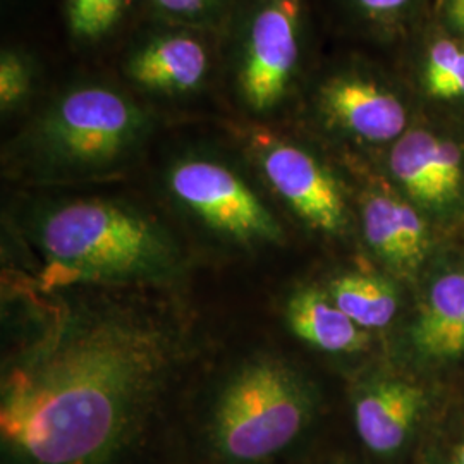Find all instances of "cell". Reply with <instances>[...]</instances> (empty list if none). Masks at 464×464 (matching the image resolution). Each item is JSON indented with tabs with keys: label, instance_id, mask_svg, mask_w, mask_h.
Wrapping results in <instances>:
<instances>
[{
	"label": "cell",
	"instance_id": "cell-3",
	"mask_svg": "<svg viewBox=\"0 0 464 464\" xmlns=\"http://www.w3.org/2000/svg\"><path fill=\"white\" fill-rule=\"evenodd\" d=\"M315 398L291 365L255 354L234 366L217 389L205 437L222 464H268L308 429Z\"/></svg>",
	"mask_w": 464,
	"mask_h": 464
},
{
	"label": "cell",
	"instance_id": "cell-15",
	"mask_svg": "<svg viewBox=\"0 0 464 464\" xmlns=\"http://www.w3.org/2000/svg\"><path fill=\"white\" fill-rule=\"evenodd\" d=\"M329 296L362 329H382L398 314V293L381 277L343 276L331 282Z\"/></svg>",
	"mask_w": 464,
	"mask_h": 464
},
{
	"label": "cell",
	"instance_id": "cell-17",
	"mask_svg": "<svg viewBox=\"0 0 464 464\" xmlns=\"http://www.w3.org/2000/svg\"><path fill=\"white\" fill-rule=\"evenodd\" d=\"M30 84L26 66L13 53H4L0 63V103L2 109L14 105L26 95Z\"/></svg>",
	"mask_w": 464,
	"mask_h": 464
},
{
	"label": "cell",
	"instance_id": "cell-4",
	"mask_svg": "<svg viewBox=\"0 0 464 464\" xmlns=\"http://www.w3.org/2000/svg\"><path fill=\"white\" fill-rule=\"evenodd\" d=\"M143 126L140 111L116 92L82 88L69 93L44 121L36 149L45 166L99 170L130 153Z\"/></svg>",
	"mask_w": 464,
	"mask_h": 464
},
{
	"label": "cell",
	"instance_id": "cell-11",
	"mask_svg": "<svg viewBox=\"0 0 464 464\" xmlns=\"http://www.w3.org/2000/svg\"><path fill=\"white\" fill-rule=\"evenodd\" d=\"M327 112L351 133L368 141H391L406 126L402 103L377 84L362 80H335L324 90Z\"/></svg>",
	"mask_w": 464,
	"mask_h": 464
},
{
	"label": "cell",
	"instance_id": "cell-10",
	"mask_svg": "<svg viewBox=\"0 0 464 464\" xmlns=\"http://www.w3.org/2000/svg\"><path fill=\"white\" fill-rule=\"evenodd\" d=\"M366 243L392 270L415 274L425 260L429 236L415 208L401 199L373 195L363 205Z\"/></svg>",
	"mask_w": 464,
	"mask_h": 464
},
{
	"label": "cell",
	"instance_id": "cell-22",
	"mask_svg": "<svg viewBox=\"0 0 464 464\" xmlns=\"http://www.w3.org/2000/svg\"><path fill=\"white\" fill-rule=\"evenodd\" d=\"M449 464H464V435L463 439H461V442L454 449Z\"/></svg>",
	"mask_w": 464,
	"mask_h": 464
},
{
	"label": "cell",
	"instance_id": "cell-12",
	"mask_svg": "<svg viewBox=\"0 0 464 464\" xmlns=\"http://www.w3.org/2000/svg\"><path fill=\"white\" fill-rule=\"evenodd\" d=\"M411 344L429 362L464 356V272H450L431 284L411 327Z\"/></svg>",
	"mask_w": 464,
	"mask_h": 464
},
{
	"label": "cell",
	"instance_id": "cell-16",
	"mask_svg": "<svg viewBox=\"0 0 464 464\" xmlns=\"http://www.w3.org/2000/svg\"><path fill=\"white\" fill-rule=\"evenodd\" d=\"M126 0H69V21L80 36L105 34L121 16Z\"/></svg>",
	"mask_w": 464,
	"mask_h": 464
},
{
	"label": "cell",
	"instance_id": "cell-9",
	"mask_svg": "<svg viewBox=\"0 0 464 464\" xmlns=\"http://www.w3.org/2000/svg\"><path fill=\"white\" fill-rule=\"evenodd\" d=\"M425 392L410 382L379 381L354 399V427L370 452L392 456L408 444L425 410Z\"/></svg>",
	"mask_w": 464,
	"mask_h": 464
},
{
	"label": "cell",
	"instance_id": "cell-1",
	"mask_svg": "<svg viewBox=\"0 0 464 464\" xmlns=\"http://www.w3.org/2000/svg\"><path fill=\"white\" fill-rule=\"evenodd\" d=\"M179 324L124 299H63L2 366L4 464H111L188 358Z\"/></svg>",
	"mask_w": 464,
	"mask_h": 464
},
{
	"label": "cell",
	"instance_id": "cell-5",
	"mask_svg": "<svg viewBox=\"0 0 464 464\" xmlns=\"http://www.w3.org/2000/svg\"><path fill=\"white\" fill-rule=\"evenodd\" d=\"M167 183L193 216L232 243H281L284 234L276 217L229 167L207 159H188L170 169Z\"/></svg>",
	"mask_w": 464,
	"mask_h": 464
},
{
	"label": "cell",
	"instance_id": "cell-19",
	"mask_svg": "<svg viewBox=\"0 0 464 464\" xmlns=\"http://www.w3.org/2000/svg\"><path fill=\"white\" fill-rule=\"evenodd\" d=\"M429 93L435 99H459L464 97V52L459 63L454 69L440 78L439 82L429 84Z\"/></svg>",
	"mask_w": 464,
	"mask_h": 464
},
{
	"label": "cell",
	"instance_id": "cell-2",
	"mask_svg": "<svg viewBox=\"0 0 464 464\" xmlns=\"http://www.w3.org/2000/svg\"><path fill=\"white\" fill-rule=\"evenodd\" d=\"M30 232L52 285H167L183 276V251L174 237L117 201L50 207Z\"/></svg>",
	"mask_w": 464,
	"mask_h": 464
},
{
	"label": "cell",
	"instance_id": "cell-8",
	"mask_svg": "<svg viewBox=\"0 0 464 464\" xmlns=\"http://www.w3.org/2000/svg\"><path fill=\"white\" fill-rule=\"evenodd\" d=\"M389 164L394 178L421 205L444 207L459 195L463 157L452 141L421 130L410 131L399 138Z\"/></svg>",
	"mask_w": 464,
	"mask_h": 464
},
{
	"label": "cell",
	"instance_id": "cell-13",
	"mask_svg": "<svg viewBox=\"0 0 464 464\" xmlns=\"http://www.w3.org/2000/svg\"><path fill=\"white\" fill-rule=\"evenodd\" d=\"M287 325L301 341L327 353H354L366 348L365 329L356 325L329 293L301 289L285 306Z\"/></svg>",
	"mask_w": 464,
	"mask_h": 464
},
{
	"label": "cell",
	"instance_id": "cell-18",
	"mask_svg": "<svg viewBox=\"0 0 464 464\" xmlns=\"http://www.w3.org/2000/svg\"><path fill=\"white\" fill-rule=\"evenodd\" d=\"M461 55H463V50L458 49V45H454L452 42L442 40L435 44L430 49L429 61H427V86L449 74L459 63Z\"/></svg>",
	"mask_w": 464,
	"mask_h": 464
},
{
	"label": "cell",
	"instance_id": "cell-23",
	"mask_svg": "<svg viewBox=\"0 0 464 464\" xmlns=\"http://www.w3.org/2000/svg\"><path fill=\"white\" fill-rule=\"evenodd\" d=\"M450 14H454V13H459V11H464V0H452L450 2Z\"/></svg>",
	"mask_w": 464,
	"mask_h": 464
},
{
	"label": "cell",
	"instance_id": "cell-7",
	"mask_svg": "<svg viewBox=\"0 0 464 464\" xmlns=\"http://www.w3.org/2000/svg\"><path fill=\"white\" fill-rule=\"evenodd\" d=\"M260 166L272 188L312 227L325 232L344 227L346 205L339 186L304 150L266 141Z\"/></svg>",
	"mask_w": 464,
	"mask_h": 464
},
{
	"label": "cell",
	"instance_id": "cell-6",
	"mask_svg": "<svg viewBox=\"0 0 464 464\" xmlns=\"http://www.w3.org/2000/svg\"><path fill=\"white\" fill-rule=\"evenodd\" d=\"M299 0H270L249 30L241 71L245 100L266 111L284 97L298 61Z\"/></svg>",
	"mask_w": 464,
	"mask_h": 464
},
{
	"label": "cell",
	"instance_id": "cell-21",
	"mask_svg": "<svg viewBox=\"0 0 464 464\" xmlns=\"http://www.w3.org/2000/svg\"><path fill=\"white\" fill-rule=\"evenodd\" d=\"M366 11L375 13V14H385V13H392L401 9L406 2L410 0H358Z\"/></svg>",
	"mask_w": 464,
	"mask_h": 464
},
{
	"label": "cell",
	"instance_id": "cell-14",
	"mask_svg": "<svg viewBox=\"0 0 464 464\" xmlns=\"http://www.w3.org/2000/svg\"><path fill=\"white\" fill-rule=\"evenodd\" d=\"M207 67V50L198 40L167 36L134 55L130 74L149 88L189 90L203 80Z\"/></svg>",
	"mask_w": 464,
	"mask_h": 464
},
{
	"label": "cell",
	"instance_id": "cell-20",
	"mask_svg": "<svg viewBox=\"0 0 464 464\" xmlns=\"http://www.w3.org/2000/svg\"><path fill=\"white\" fill-rule=\"evenodd\" d=\"M155 4L170 14L193 16L207 9L212 4V0H155Z\"/></svg>",
	"mask_w": 464,
	"mask_h": 464
}]
</instances>
